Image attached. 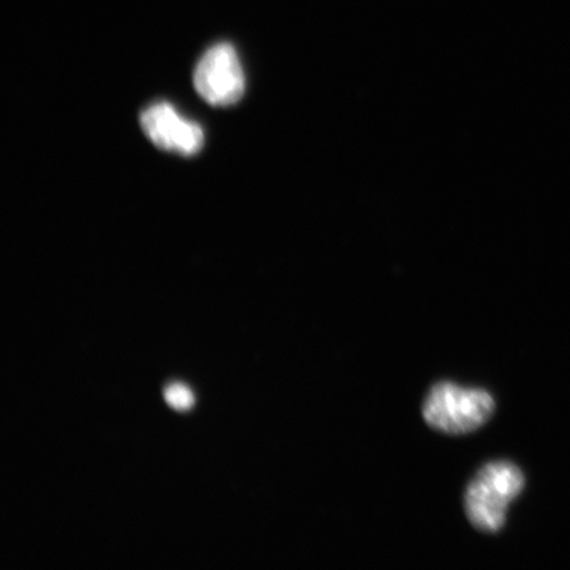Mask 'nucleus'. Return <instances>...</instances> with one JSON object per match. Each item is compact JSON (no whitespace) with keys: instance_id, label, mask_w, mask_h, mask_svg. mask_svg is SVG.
I'll list each match as a JSON object with an SVG mask.
<instances>
[{"instance_id":"nucleus-1","label":"nucleus","mask_w":570,"mask_h":570,"mask_svg":"<svg viewBox=\"0 0 570 570\" xmlns=\"http://www.w3.org/2000/svg\"><path fill=\"white\" fill-rule=\"evenodd\" d=\"M524 475L514 463L490 462L469 483L465 512L474 529L497 533L505 524L509 505L522 493Z\"/></svg>"},{"instance_id":"nucleus-2","label":"nucleus","mask_w":570,"mask_h":570,"mask_svg":"<svg viewBox=\"0 0 570 570\" xmlns=\"http://www.w3.org/2000/svg\"><path fill=\"white\" fill-rule=\"evenodd\" d=\"M495 402L488 391L451 382L434 384L423 405L425 423L441 433H472L494 415Z\"/></svg>"},{"instance_id":"nucleus-3","label":"nucleus","mask_w":570,"mask_h":570,"mask_svg":"<svg viewBox=\"0 0 570 570\" xmlns=\"http://www.w3.org/2000/svg\"><path fill=\"white\" fill-rule=\"evenodd\" d=\"M194 80L198 95L213 106H230L244 97V69L237 51L227 42H219L203 56Z\"/></svg>"},{"instance_id":"nucleus-4","label":"nucleus","mask_w":570,"mask_h":570,"mask_svg":"<svg viewBox=\"0 0 570 570\" xmlns=\"http://www.w3.org/2000/svg\"><path fill=\"white\" fill-rule=\"evenodd\" d=\"M140 125L154 145L166 151L194 156L204 146L202 126L178 116L173 105L161 102L148 107L141 112Z\"/></svg>"},{"instance_id":"nucleus-5","label":"nucleus","mask_w":570,"mask_h":570,"mask_svg":"<svg viewBox=\"0 0 570 570\" xmlns=\"http://www.w3.org/2000/svg\"><path fill=\"white\" fill-rule=\"evenodd\" d=\"M164 395H166V401L170 407L177 411H187L195 403L194 394L180 383L170 384Z\"/></svg>"}]
</instances>
